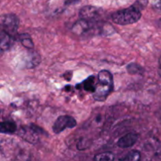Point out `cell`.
<instances>
[{
  "instance_id": "277c9868",
  "label": "cell",
  "mask_w": 161,
  "mask_h": 161,
  "mask_svg": "<svg viewBox=\"0 0 161 161\" xmlns=\"http://www.w3.org/2000/svg\"><path fill=\"white\" fill-rule=\"evenodd\" d=\"M102 9L94 6H85L80 10L79 16L80 18L94 22L101 16Z\"/></svg>"
},
{
  "instance_id": "30bf717a",
  "label": "cell",
  "mask_w": 161,
  "mask_h": 161,
  "mask_svg": "<svg viewBox=\"0 0 161 161\" xmlns=\"http://www.w3.org/2000/svg\"><path fill=\"white\" fill-rule=\"evenodd\" d=\"M97 81L99 83H105V84H108L110 86H114L113 75L108 70H102L99 72L98 75H97Z\"/></svg>"
},
{
  "instance_id": "5b68a950",
  "label": "cell",
  "mask_w": 161,
  "mask_h": 161,
  "mask_svg": "<svg viewBox=\"0 0 161 161\" xmlns=\"http://www.w3.org/2000/svg\"><path fill=\"white\" fill-rule=\"evenodd\" d=\"M93 23L94 22H91L87 20H85V19L80 18L72 26V32L74 34L77 35V36H81V35L87 32L90 29H91V28L93 27Z\"/></svg>"
},
{
  "instance_id": "9a60e30c",
  "label": "cell",
  "mask_w": 161,
  "mask_h": 161,
  "mask_svg": "<svg viewBox=\"0 0 161 161\" xmlns=\"http://www.w3.org/2000/svg\"><path fill=\"white\" fill-rule=\"evenodd\" d=\"M141 159V153L137 150H132L129 152L127 155L123 158H120L121 160H130V161H138Z\"/></svg>"
},
{
  "instance_id": "9c48e42d",
  "label": "cell",
  "mask_w": 161,
  "mask_h": 161,
  "mask_svg": "<svg viewBox=\"0 0 161 161\" xmlns=\"http://www.w3.org/2000/svg\"><path fill=\"white\" fill-rule=\"evenodd\" d=\"M1 42H0V48L2 51H6L11 47L13 44L12 36L2 30L1 31Z\"/></svg>"
},
{
  "instance_id": "5bb4252c",
  "label": "cell",
  "mask_w": 161,
  "mask_h": 161,
  "mask_svg": "<svg viewBox=\"0 0 161 161\" xmlns=\"http://www.w3.org/2000/svg\"><path fill=\"white\" fill-rule=\"evenodd\" d=\"M127 71L129 74L135 75V74H142L144 72V69L137 63H130L127 66Z\"/></svg>"
},
{
  "instance_id": "d6986e66",
  "label": "cell",
  "mask_w": 161,
  "mask_h": 161,
  "mask_svg": "<svg viewBox=\"0 0 161 161\" xmlns=\"http://www.w3.org/2000/svg\"><path fill=\"white\" fill-rule=\"evenodd\" d=\"M153 8L156 10L161 11V0H157L153 3Z\"/></svg>"
},
{
  "instance_id": "52a82bcc",
  "label": "cell",
  "mask_w": 161,
  "mask_h": 161,
  "mask_svg": "<svg viewBox=\"0 0 161 161\" xmlns=\"http://www.w3.org/2000/svg\"><path fill=\"white\" fill-rule=\"evenodd\" d=\"M20 135L29 143H35L38 140L36 136H39V135L31 128V126H29V127H22L20 131Z\"/></svg>"
},
{
  "instance_id": "7a4b0ae2",
  "label": "cell",
  "mask_w": 161,
  "mask_h": 161,
  "mask_svg": "<svg viewBox=\"0 0 161 161\" xmlns=\"http://www.w3.org/2000/svg\"><path fill=\"white\" fill-rule=\"evenodd\" d=\"M2 30L6 31L11 36H14L17 33L19 26V19L15 14H6L1 17Z\"/></svg>"
},
{
  "instance_id": "6da1fadb",
  "label": "cell",
  "mask_w": 161,
  "mask_h": 161,
  "mask_svg": "<svg viewBox=\"0 0 161 161\" xmlns=\"http://www.w3.org/2000/svg\"><path fill=\"white\" fill-rule=\"evenodd\" d=\"M144 7L139 1L126 9L116 11L112 14V20L117 25H127L136 23L142 17L141 8Z\"/></svg>"
},
{
  "instance_id": "e0dca14e",
  "label": "cell",
  "mask_w": 161,
  "mask_h": 161,
  "mask_svg": "<svg viewBox=\"0 0 161 161\" xmlns=\"http://www.w3.org/2000/svg\"><path fill=\"white\" fill-rule=\"evenodd\" d=\"M91 145V142L90 140L86 139V138H80L79 142L77 143L76 147L79 150H85V149H88Z\"/></svg>"
},
{
  "instance_id": "8fae6325",
  "label": "cell",
  "mask_w": 161,
  "mask_h": 161,
  "mask_svg": "<svg viewBox=\"0 0 161 161\" xmlns=\"http://www.w3.org/2000/svg\"><path fill=\"white\" fill-rule=\"evenodd\" d=\"M97 82H96V79L94 75H91L88 78H86L84 81L83 82V89L86 91V92L93 93L94 94L96 91V87H97Z\"/></svg>"
},
{
  "instance_id": "8992f818",
  "label": "cell",
  "mask_w": 161,
  "mask_h": 161,
  "mask_svg": "<svg viewBox=\"0 0 161 161\" xmlns=\"http://www.w3.org/2000/svg\"><path fill=\"white\" fill-rule=\"evenodd\" d=\"M138 139V135L136 133L130 132L123 136L118 140L117 146L122 149H127L133 146Z\"/></svg>"
},
{
  "instance_id": "44dd1931",
  "label": "cell",
  "mask_w": 161,
  "mask_h": 161,
  "mask_svg": "<svg viewBox=\"0 0 161 161\" xmlns=\"http://www.w3.org/2000/svg\"><path fill=\"white\" fill-rule=\"evenodd\" d=\"M158 74L161 77V56L159 59V66H158Z\"/></svg>"
},
{
  "instance_id": "2e32d148",
  "label": "cell",
  "mask_w": 161,
  "mask_h": 161,
  "mask_svg": "<svg viewBox=\"0 0 161 161\" xmlns=\"http://www.w3.org/2000/svg\"><path fill=\"white\" fill-rule=\"evenodd\" d=\"M115 159L114 154L112 152H105L102 153L97 154L94 157V160H113Z\"/></svg>"
},
{
  "instance_id": "ba28073f",
  "label": "cell",
  "mask_w": 161,
  "mask_h": 161,
  "mask_svg": "<svg viewBox=\"0 0 161 161\" xmlns=\"http://www.w3.org/2000/svg\"><path fill=\"white\" fill-rule=\"evenodd\" d=\"M41 62L40 55L36 51H31L28 53V58L26 59V66L27 69H32L39 65Z\"/></svg>"
},
{
  "instance_id": "7c38bea8",
  "label": "cell",
  "mask_w": 161,
  "mask_h": 161,
  "mask_svg": "<svg viewBox=\"0 0 161 161\" xmlns=\"http://www.w3.org/2000/svg\"><path fill=\"white\" fill-rule=\"evenodd\" d=\"M17 129V124L13 121H3L0 124V130L3 134H13Z\"/></svg>"
},
{
  "instance_id": "3957f363",
  "label": "cell",
  "mask_w": 161,
  "mask_h": 161,
  "mask_svg": "<svg viewBox=\"0 0 161 161\" xmlns=\"http://www.w3.org/2000/svg\"><path fill=\"white\" fill-rule=\"evenodd\" d=\"M76 120L70 116H61L55 120L53 125V131L55 134H60L66 128L72 129L76 126Z\"/></svg>"
},
{
  "instance_id": "ffe728a7",
  "label": "cell",
  "mask_w": 161,
  "mask_h": 161,
  "mask_svg": "<svg viewBox=\"0 0 161 161\" xmlns=\"http://www.w3.org/2000/svg\"><path fill=\"white\" fill-rule=\"evenodd\" d=\"M80 2V0H65L64 2V4L67 5V6H70V5L75 4V3H78Z\"/></svg>"
},
{
  "instance_id": "ac0fdd59",
  "label": "cell",
  "mask_w": 161,
  "mask_h": 161,
  "mask_svg": "<svg viewBox=\"0 0 161 161\" xmlns=\"http://www.w3.org/2000/svg\"><path fill=\"white\" fill-rule=\"evenodd\" d=\"M72 75H73V74H72V71H70V72H66L63 75V77H64V78L65 79V80H67V81H70L72 78Z\"/></svg>"
},
{
  "instance_id": "4fadbf2b",
  "label": "cell",
  "mask_w": 161,
  "mask_h": 161,
  "mask_svg": "<svg viewBox=\"0 0 161 161\" xmlns=\"http://www.w3.org/2000/svg\"><path fill=\"white\" fill-rule=\"evenodd\" d=\"M18 39L20 40V43L27 49L32 50L34 48V43L31 39V36L28 34H21L18 36Z\"/></svg>"
}]
</instances>
